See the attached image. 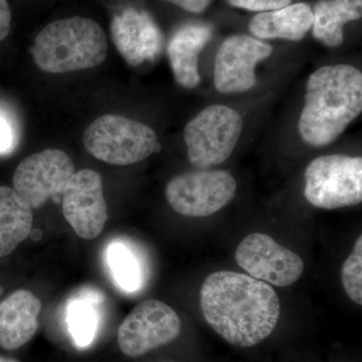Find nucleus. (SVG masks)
<instances>
[{
  "label": "nucleus",
  "mask_w": 362,
  "mask_h": 362,
  "mask_svg": "<svg viewBox=\"0 0 362 362\" xmlns=\"http://www.w3.org/2000/svg\"><path fill=\"white\" fill-rule=\"evenodd\" d=\"M13 130L6 117L0 113V153H6L13 145Z\"/></svg>",
  "instance_id": "obj_23"
},
{
  "label": "nucleus",
  "mask_w": 362,
  "mask_h": 362,
  "mask_svg": "<svg viewBox=\"0 0 362 362\" xmlns=\"http://www.w3.org/2000/svg\"><path fill=\"white\" fill-rule=\"evenodd\" d=\"M361 16L362 0H321L313 13L314 37L327 47H337L344 39V25Z\"/></svg>",
  "instance_id": "obj_18"
},
{
  "label": "nucleus",
  "mask_w": 362,
  "mask_h": 362,
  "mask_svg": "<svg viewBox=\"0 0 362 362\" xmlns=\"http://www.w3.org/2000/svg\"><path fill=\"white\" fill-rule=\"evenodd\" d=\"M106 33L89 18H65L49 23L35 37L32 47L33 61L49 74L87 70L106 59Z\"/></svg>",
  "instance_id": "obj_3"
},
{
  "label": "nucleus",
  "mask_w": 362,
  "mask_h": 362,
  "mask_svg": "<svg viewBox=\"0 0 362 362\" xmlns=\"http://www.w3.org/2000/svg\"><path fill=\"white\" fill-rule=\"evenodd\" d=\"M343 288L354 303L362 305V235L354 245L341 269Z\"/></svg>",
  "instance_id": "obj_21"
},
{
  "label": "nucleus",
  "mask_w": 362,
  "mask_h": 362,
  "mask_svg": "<svg viewBox=\"0 0 362 362\" xmlns=\"http://www.w3.org/2000/svg\"><path fill=\"white\" fill-rule=\"evenodd\" d=\"M33 209L13 188L0 187V258L8 256L30 235Z\"/></svg>",
  "instance_id": "obj_17"
},
{
  "label": "nucleus",
  "mask_w": 362,
  "mask_h": 362,
  "mask_svg": "<svg viewBox=\"0 0 362 362\" xmlns=\"http://www.w3.org/2000/svg\"><path fill=\"white\" fill-rule=\"evenodd\" d=\"M206 323L226 341L252 347L267 339L280 318V300L268 283L232 271L211 274L201 289Z\"/></svg>",
  "instance_id": "obj_1"
},
{
  "label": "nucleus",
  "mask_w": 362,
  "mask_h": 362,
  "mask_svg": "<svg viewBox=\"0 0 362 362\" xmlns=\"http://www.w3.org/2000/svg\"><path fill=\"white\" fill-rule=\"evenodd\" d=\"M42 302L28 290H16L0 302V347L21 349L30 341L39 327Z\"/></svg>",
  "instance_id": "obj_14"
},
{
  "label": "nucleus",
  "mask_w": 362,
  "mask_h": 362,
  "mask_svg": "<svg viewBox=\"0 0 362 362\" xmlns=\"http://www.w3.org/2000/svg\"><path fill=\"white\" fill-rule=\"evenodd\" d=\"M90 156L112 165L125 166L146 159L156 151V133L126 117L107 114L90 123L83 135Z\"/></svg>",
  "instance_id": "obj_4"
},
{
  "label": "nucleus",
  "mask_w": 362,
  "mask_h": 362,
  "mask_svg": "<svg viewBox=\"0 0 362 362\" xmlns=\"http://www.w3.org/2000/svg\"><path fill=\"white\" fill-rule=\"evenodd\" d=\"M62 194L64 216L78 237H99L108 221L101 175L92 169L78 170Z\"/></svg>",
  "instance_id": "obj_12"
},
{
  "label": "nucleus",
  "mask_w": 362,
  "mask_h": 362,
  "mask_svg": "<svg viewBox=\"0 0 362 362\" xmlns=\"http://www.w3.org/2000/svg\"><path fill=\"white\" fill-rule=\"evenodd\" d=\"M237 181L228 170H197L175 176L165 188L169 206L181 216L206 218L235 199Z\"/></svg>",
  "instance_id": "obj_7"
},
{
  "label": "nucleus",
  "mask_w": 362,
  "mask_h": 362,
  "mask_svg": "<svg viewBox=\"0 0 362 362\" xmlns=\"http://www.w3.org/2000/svg\"><path fill=\"white\" fill-rule=\"evenodd\" d=\"M11 13L7 0H0V42L6 39L11 30Z\"/></svg>",
  "instance_id": "obj_25"
},
{
  "label": "nucleus",
  "mask_w": 362,
  "mask_h": 362,
  "mask_svg": "<svg viewBox=\"0 0 362 362\" xmlns=\"http://www.w3.org/2000/svg\"><path fill=\"white\" fill-rule=\"evenodd\" d=\"M180 332L177 313L164 302L148 299L126 316L117 337L123 354L135 358L175 341Z\"/></svg>",
  "instance_id": "obj_8"
},
{
  "label": "nucleus",
  "mask_w": 362,
  "mask_h": 362,
  "mask_svg": "<svg viewBox=\"0 0 362 362\" xmlns=\"http://www.w3.org/2000/svg\"><path fill=\"white\" fill-rule=\"evenodd\" d=\"M75 166L63 150L45 149L18 164L13 173V189L33 209H40L49 197L63 194Z\"/></svg>",
  "instance_id": "obj_9"
},
{
  "label": "nucleus",
  "mask_w": 362,
  "mask_h": 362,
  "mask_svg": "<svg viewBox=\"0 0 362 362\" xmlns=\"http://www.w3.org/2000/svg\"><path fill=\"white\" fill-rule=\"evenodd\" d=\"M304 197L312 206L337 209L362 202V158L345 154L317 157L304 173Z\"/></svg>",
  "instance_id": "obj_6"
},
{
  "label": "nucleus",
  "mask_w": 362,
  "mask_h": 362,
  "mask_svg": "<svg viewBox=\"0 0 362 362\" xmlns=\"http://www.w3.org/2000/svg\"><path fill=\"white\" fill-rule=\"evenodd\" d=\"M361 111V71L347 64L324 66L307 81L298 131L310 146H327L341 136Z\"/></svg>",
  "instance_id": "obj_2"
},
{
  "label": "nucleus",
  "mask_w": 362,
  "mask_h": 362,
  "mask_svg": "<svg viewBox=\"0 0 362 362\" xmlns=\"http://www.w3.org/2000/svg\"><path fill=\"white\" fill-rule=\"evenodd\" d=\"M2 292H4V290H2L1 285H0V296H1Z\"/></svg>",
  "instance_id": "obj_27"
},
{
  "label": "nucleus",
  "mask_w": 362,
  "mask_h": 362,
  "mask_svg": "<svg viewBox=\"0 0 362 362\" xmlns=\"http://www.w3.org/2000/svg\"><path fill=\"white\" fill-rule=\"evenodd\" d=\"M273 52L271 45L246 35L221 42L214 59V87L221 94H239L256 85V66Z\"/></svg>",
  "instance_id": "obj_11"
},
{
  "label": "nucleus",
  "mask_w": 362,
  "mask_h": 362,
  "mask_svg": "<svg viewBox=\"0 0 362 362\" xmlns=\"http://www.w3.org/2000/svg\"><path fill=\"white\" fill-rule=\"evenodd\" d=\"M243 127L239 111L221 104L206 107L185 126L188 160L197 168L220 165L232 156Z\"/></svg>",
  "instance_id": "obj_5"
},
{
  "label": "nucleus",
  "mask_w": 362,
  "mask_h": 362,
  "mask_svg": "<svg viewBox=\"0 0 362 362\" xmlns=\"http://www.w3.org/2000/svg\"><path fill=\"white\" fill-rule=\"evenodd\" d=\"M165 1L175 4L188 13H202L211 6L213 0H165Z\"/></svg>",
  "instance_id": "obj_24"
},
{
  "label": "nucleus",
  "mask_w": 362,
  "mask_h": 362,
  "mask_svg": "<svg viewBox=\"0 0 362 362\" xmlns=\"http://www.w3.org/2000/svg\"><path fill=\"white\" fill-rule=\"evenodd\" d=\"M69 328L78 346H87L94 339L98 316L92 305L76 301L69 307Z\"/></svg>",
  "instance_id": "obj_20"
},
{
  "label": "nucleus",
  "mask_w": 362,
  "mask_h": 362,
  "mask_svg": "<svg viewBox=\"0 0 362 362\" xmlns=\"http://www.w3.org/2000/svg\"><path fill=\"white\" fill-rule=\"evenodd\" d=\"M111 33L117 49L130 65H140L160 52V30L151 16L143 11L128 8L114 16Z\"/></svg>",
  "instance_id": "obj_13"
},
{
  "label": "nucleus",
  "mask_w": 362,
  "mask_h": 362,
  "mask_svg": "<svg viewBox=\"0 0 362 362\" xmlns=\"http://www.w3.org/2000/svg\"><path fill=\"white\" fill-rule=\"evenodd\" d=\"M228 4L238 8L266 13L291 4L292 0H228Z\"/></svg>",
  "instance_id": "obj_22"
},
{
  "label": "nucleus",
  "mask_w": 362,
  "mask_h": 362,
  "mask_svg": "<svg viewBox=\"0 0 362 362\" xmlns=\"http://www.w3.org/2000/svg\"><path fill=\"white\" fill-rule=\"evenodd\" d=\"M313 11L306 4H289L259 13L250 21V32L258 40L282 39L298 42L313 25Z\"/></svg>",
  "instance_id": "obj_16"
},
{
  "label": "nucleus",
  "mask_w": 362,
  "mask_h": 362,
  "mask_svg": "<svg viewBox=\"0 0 362 362\" xmlns=\"http://www.w3.org/2000/svg\"><path fill=\"white\" fill-rule=\"evenodd\" d=\"M235 261L251 277L277 287L294 284L304 272L303 259L266 233L245 238L235 250Z\"/></svg>",
  "instance_id": "obj_10"
},
{
  "label": "nucleus",
  "mask_w": 362,
  "mask_h": 362,
  "mask_svg": "<svg viewBox=\"0 0 362 362\" xmlns=\"http://www.w3.org/2000/svg\"><path fill=\"white\" fill-rule=\"evenodd\" d=\"M0 362H18L13 358H9V357L0 356Z\"/></svg>",
  "instance_id": "obj_26"
},
{
  "label": "nucleus",
  "mask_w": 362,
  "mask_h": 362,
  "mask_svg": "<svg viewBox=\"0 0 362 362\" xmlns=\"http://www.w3.org/2000/svg\"><path fill=\"white\" fill-rule=\"evenodd\" d=\"M107 257L117 284L127 292L139 289L142 283V271L134 252L122 242H114L108 247Z\"/></svg>",
  "instance_id": "obj_19"
},
{
  "label": "nucleus",
  "mask_w": 362,
  "mask_h": 362,
  "mask_svg": "<svg viewBox=\"0 0 362 362\" xmlns=\"http://www.w3.org/2000/svg\"><path fill=\"white\" fill-rule=\"evenodd\" d=\"M213 35V28L207 23H190L181 26L171 37L168 57L176 82L194 89L201 83L199 57Z\"/></svg>",
  "instance_id": "obj_15"
}]
</instances>
